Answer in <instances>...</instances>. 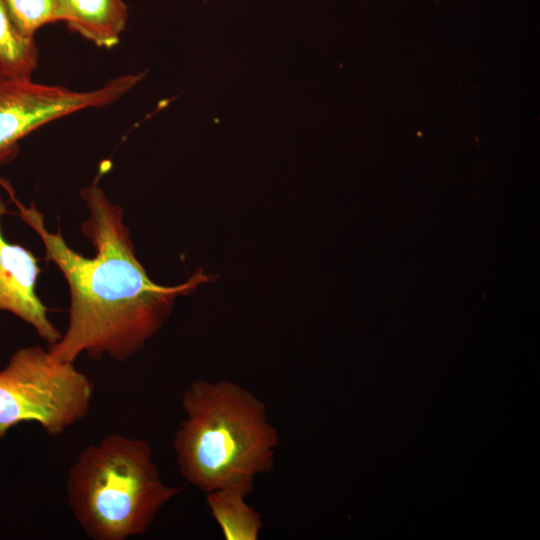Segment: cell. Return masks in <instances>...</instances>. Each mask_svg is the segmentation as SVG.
I'll list each match as a JSON object with an SVG mask.
<instances>
[{"instance_id":"7","label":"cell","mask_w":540,"mask_h":540,"mask_svg":"<svg viewBox=\"0 0 540 540\" xmlns=\"http://www.w3.org/2000/svg\"><path fill=\"white\" fill-rule=\"evenodd\" d=\"M60 21L101 48L119 43L127 22L122 0H60Z\"/></svg>"},{"instance_id":"9","label":"cell","mask_w":540,"mask_h":540,"mask_svg":"<svg viewBox=\"0 0 540 540\" xmlns=\"http://www.w3.org/2000/svg\"><path fill=\"white\" fill-rule=\"evenodd\" d=\"M39 52L34 38L21 34L0 0V75L13 79H32Z\"/></svg>"},{"instance_id":"4","label":"cell","mask_w":540,"mask_h":540,"mask_svg":"<svg viewBox=\"0 0 540 540\" xmlns=\"http://www.w3.org/2000/svg\"><path fill=\"white\" fill-rule=\"evenodd\" d=\"M94 385L74 362L39 345L16 350L0 369V439L22 422L59 436L91 410Z\"/></svg>"},{"instance_id":"10","label":"cell","mask_w":540,"mask_h":540,"mask_svg":"<svg viewBox=\"0 0 540 540\" xmlns=\"http://www.w3.org/2000/svg\"><path fill=\"white\" fill-rule=\"evenodd\" d=\"M18 31L34 38L42 26L60 21V0H3Z\"/></svg>"},{"instance_id":"5","label":"cell","mask_w":540,"mask_h":540,"mask_svg":"<svg viewBox=\"0 0 540 540\" xmlns=\"http://www.w3.org/2000/svg\"><path fill=\"white\" fill-rule=\"evenodd\" d=\"M146 74L147 71L118 76L89 91L0 75V166L16 157L19 142L34 130L80 110L110 105Z\"/></svg>"},{"instance_id":"6","label":"cell","mask_w":540,"mask_h":540,"mask_svg":"<svg viewBox=\"0 0 540 540\" xmlns=\"http://www.w3.org/2000/svg\"><path fill=\"white\" fill-rule=\"evenodd\" d=\"M7 213L0 197V311H7L30 325L48 345L56 343L61 333L48 316L36 287L40 267L35 255L19 244L9 243L1 229Z\"/></svg>"},{"instance_id":"2","label":"cell","mask_w":540,"mask_h":540,"mask_svg":"<svg viewBox=\"0 0 540 540\" xmlns=\"http://www.w3.org/2000/svg\"><path fill=\"white\" fill-rule=\"evenodd\" d=\"M181 403L185 418L172 443L180 474L204 493L231 488L248 496L273 469L279 445L263 401L240 384L200 379Z\"/></svg>"},{"instance_id":"8","label":"cell","mask_w":540,"mask_h":540,"mask_svg":"<svg viewBox=\"0 0 540 540\" xmlns=\"http://www.w3.org/2000/svg\"><path fill=\"white\" fill-rule=\"evenodd\" d=\"M206 494V504L225 540H257L263 528L261 515L246 502L247 495L223 488Z\"/></svg>"},{"instance_id":"3","label":"cell","mask_w":540,"mask_h":540,"mask_svg":"<svg viewBox=\"0 0 540 540\" xmlns=\"http://www.w3.org/2000/svg\"><path fill=\"white\" fill-rule=\"evenodd\" d=\"M181 492L166 484L142 438L111 433L83 448L67 472L70 511L92 540H127L147 532Z\"/></svg>"},{"instance_id":"1","label":"cell","mask_w":540,"mask_h":540,"mask_svg":"<svg viewBox=\"0 0 540 540\" xmlns=\"http://www.w3.org/2000/svg\"><path fill=\"white\" fill-rule=\"evenodd\" d=\"M99 175L80 193L89 211L81 232L95 249L92 257L71 248L59 229L51 232L34 205L20 207L24 221L39 235L46 259L69 287L67 328L47 347L65 362L75 363L81 354L125 362L159 331L179 296L212 278L199 270L176 286L154 283L136 256L123 208L106 196Z\"/></svg>"}]
</instances>
